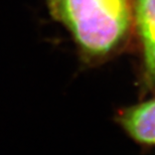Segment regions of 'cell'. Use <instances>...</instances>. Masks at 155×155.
<instances>
[{
    "label": "cell",
    "mask_w": 155,
    "mask_h": 155,
    "mask_svg": "<svg viewBox=\"0 0 155 155\" xmlns=\"http://www.w3.org/2000/svg\"><path fill=\"white\" fill-rule=\"evenodd\" d=\"M48 5L88 61L109 58L128 39L132 22L129 0H48Z\"/></svg>",
    "instance_id": "6da1fadb"
},
{
    "label": "cell",
    "mask_w": 155,
    "mask_h": 155,
    "mask_svg": "<svg viewBox=\"0 0 155 155\" xmlns=\"http://www.w3.org/2000/svg\"><path fill=\"white\" fill-rule=\"evenodd\" d=\"M133 9L143 52L144 83L155 92V0H134Z\"/></svg>",
    "instance_id": "7a4b0ae2"
},
{
    "label": "cell",
    "mask_w": 155,
    "mask_h": 155,
    "mask_svg": "<svg viewBox=\"0 0 155 155\" xmlns=\"http://www.w3.org/2000/svg\"><path fill=\"white\" fill-rule=\"evenodd\" d=\"M117 121L133 140L155 145V99L122 110Z\"/></svg>",
    "instance_id": "3957f363"
}]
</instances>
